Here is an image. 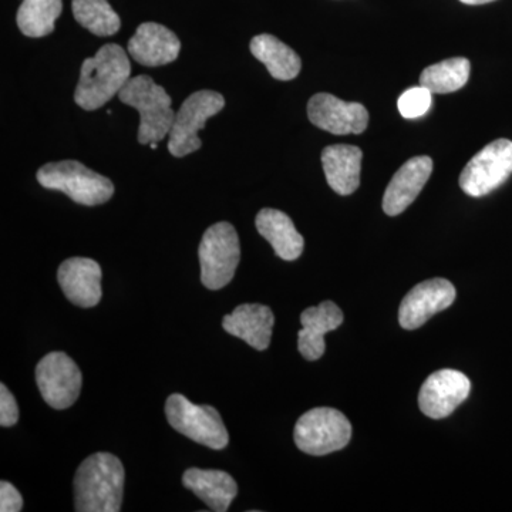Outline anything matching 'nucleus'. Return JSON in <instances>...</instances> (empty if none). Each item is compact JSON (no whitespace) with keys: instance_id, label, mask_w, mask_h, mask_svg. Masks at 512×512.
<instances>
[{"instance_id":"nucleus-1","label":"nucleus","mask_w":512,"mask_h":512,"mask_svg":"<svg viewBox=\"0 0 512 512\" xmlns=\"http://www.w3.org/2000/svg\"><path fill=\"white\" fill-rule=\"evenodd\" d=\"M123 464L110 453H96L80 464L74 476V510L119 512L124 491Z\"/></svg>"},{"instance_id":"nucleus-2","label":"nucleus","mask_w":512,"mask_h":512,"mask_svg":"<svg viewBox=\"0 0 512 512\" xmlns=\"http://www.w3.org/2000/svg\"><path fill=\"white\" fill-rule=\"evenodd\" d=\"M130 79L131 64L126 50L110 43L84 60L74 101L87 111L100 109L120 94Z\"/></svg>"},{"instance_id":"nucleus-3","label":"nucleus","mask_w":512,"mask_h":512,"mask_svg":"<svg viewBox=\"0 0 512 512\" xmlns=\"http://www.w3.org/2000/svg\"><path fill=\"white\" fill-rule=\"evenodd\" d=\"M119 97L124 104L140 113V144L160 143L170 134L175 117L171 97L151 77L137 76L128 80Z\"/></svg>"},{"instance_id":"nucleus-4","label":"nucleus","mask_w":512,"mask_h":512,"mask_svg":"<svg viewBox=\"0 0 512 512\" xmlns=\"http://www.w3.org/2000/svg\"><path fill=\"white\" fill-rule=\"evenodd\" d=\"M37 181L47 190L62 191L74 202L96 207L113 197L114 185L109 178L90 170L79 161L67 160L43 165Z\"/></svg>"},{"instance_id":"nucleus-5","label":"nucleus","mask_w":512,"mask_h":512,"mask_svg":"<svg viewBox=\"0 0 512 512\" xmlns=\"http://www.w3.org/2000/svg\"><path fill=\"white\" fill-rule=\"evenodd\" d=\"M165 416L175 431L212 450L228 446L229 434L215 407L191 403L183 394H171L165 402Z\"/></svg>"},{"instance_id":"nucleus-6","label":"nucleus","mask_w":512,"mask_h":512,"mask_svg":"<svg viewBox=\"0 0 512 512\" xmlns=\"http://www.w3.org/2000/svg\"><path fill=\"white\" fill-rule=\"evenodd\" d=\"M201 282L205 288L218 291L234 279L241 261V244L229 222H218L205 231L198 248Z\"/></svg>"},{"instance_id":"nucleus-7","label":"nucleus","mask_w":512,"mask_h":512,"mask_svg":"<svg viewBox=\"0 0 512 512\" xmlns=\"http://www.w3.org/2000/svg\"><path fill=\"white\" fill-rule=\"evenodd\" d=\"M293 437L303 453L326 456L348 446L352 439V424L339 410L316 407L298 420Z\"/></svg>"},{"instance_id":"nucleus-8","label":"nucleus","mask_w":512,"mask_h":512,"mask_svg":"<svg viewBox=\"0 0 512 512\" xmlns=\"http://www.w3.org/2000/svg\"><path fill=\"white\" fill-rule=\"evenodd\" d=\"M224 107L225 99L220 93L201 90L191 94L175 113L173 127L168 134V151L180 158L200 150L202 143L198 131L204 128L205 121L220 113Z\"/></svg>"},{"instance_id":"nucleus-9","label":"nucleus","mask_w":512,"mask_h":512,"mask_svg":"<svg viewBox=\"0 0 512 512\" xmlns=\"http://www.w3.org/2000/svg\"><path fill=\"white\" fill-rule=\"evenodd\" d=\"M512 174V141L498 138L471 158L460 175L461 190L484 197L501 187Z\"/></svg>"},{"instance_id":"nucleus-10","label":"nucleus","mask_w":512,"mask_h":512,"mask_svg":"<svg viewBox=\"0 0 512 512\" xmlns=\"http://www.w3.org/2000/svg\"><path fill=\"white\" fill-rule=\"evenodd\" d=\"M36 382L43 400L50 407L67 409L82 392V370L66 353L52 352L37 363Z\"/></svg>"},{"instance_id":"nucleus-11","label":"nucleus","mask_w":512,"mask_h":512,"mask_svg":"<svg viewBox=\"0 0 512 512\" xmlns=\"http://www.w3.org/2000/svg\"><path fill=\"white\" fill-rule=\"evenodd\" d=\"M308 116L320 130L336 136L360 134L369 124V113L360 103L343 101L329 93H318L309 100Z\"/></svg>"},{"instance_id":"nucleus-12","label":"nucleus","mask_w":512,"mask_h":512,"mask_svg":"<svg viewBox=\"0 0 512 512\" xmlns=\"http://www.w3.org/2000/svg\"><path fill=\"white\" fill-rule=\"evenodd\" d=\"M456 296V288L447 279L421 282L404 296L399 309L400 326L407 330L420 328L431 316L450 308Z\"/></svg>"},{"instance_id":"nucleus-13","label":"nucleus","mask_w":512,"mask_h":512,"mask_svg":"<svg viewBox=\"0 0 512 512\" xmlns=\"http://www.w3.org/2000/svg\"><path fill=\"white\" fill-rule=\"evenodd\" d=\"M471 392L470 379L458 370L443 369L427 377L421 386L419 406L430 419L450 416Z\"/></svg>"},{"instance_id":"nucleus-14","label":"nucleus","mask_w":512,"mask_h":512,"mask_svg":"<svg viewBox=\"0 0 512 512\" xmlns=\"http://www.w3.org/2000/svg\"><path fill=\"white\" fill-rule=\"evenodd\" d=\"M101 268L90 258H70L60 265L57 281L73 305L93 308L101 301Z\"/></svg>"},{"instance_id":"nucleus-15","label":"nucleus","mask_w":512,"mask_h":512,"mask_svg":"<svg viewBox=\"0 0 512 512\" xmlns=\"http://www.w3.org/2000/svg\"><path fill=\"white\" fill-rule=\"evenodd\" d=\"M433 173V160L427 156L414 157L402 165L387 185L383 210L390 217L402 214L419 197Z\"/></svg>"},{"instance_id":"nucleus-16","label":"nucleus","mask_w":512,"mask_h":512,"mask_svg":"<svg viewBox=\"0 0 512 512\" xmlns=\"http://www.w3.org/2000/svg\"><path fill=\"white\" fill-rule=\"evenodd\" d=\"M181 42L174 32L158 23L138 26L128 42V53L137 63L148 67L164 66L180 55Z\"/></svg>"},{"instance_id":"nucleus-17","label":"nucleus","mask_w":512,"mask_h":512,"mask_svg":"<svg viewBox=\"0 0 512 512\" xmlns=\"http://www.w3.org/2000/svg\"><path fill=\"white\" fill-rule=\"evenodd\" d=\"M274 323L271 308L261 303H245L222 319V328L229 335L247 342L251 348L265 350L271 345Z\"/></svg>"},{"instance_id":"nucleus-18","label":"nucleus","mask_w":512,"mask_h":512,"mask_svg":"<svg viewBox=\"0 0 512 512\" xmlns=\"http://www.w3.org/2000/svg\"><path fill=\"white\" fill-rule=\"evenodd\" d=\"M302 330L298 335V349L306 360H318L325 353V335L343 323V312L336 303L325 301L305 309L301 315Z\"/></svg>"},{"instance_id":"nucleus-19","label":"nucleus","mask_w":512,"mask_h":512,"mask_svg":"<svg viewBox=\"0 0 512 512\" xmlns=\"http://www.w3.org/2000/svg\"><path fill=\"white\" fill-rule=\"evenodd\" d=\"M363 153L359 147L329 146L322 151V165L326 180L339 195L353 194L359 188Z\"/></svg>"},{"instance_id":"nucleus-20","label":"nucleus","mask_w":512,"mask_h":512,"mask_svg":"<svg viewBox=\"0 0 512 512\" xmlns=\"http://www.w3.org/2000/svg\"><path fill=\"white\" fill-rule=\"evenodd\" d=\"M255 225L279 258L295 261L302 255L305 241L285 212L264 208L256 215Z\"/></svg>"},{"instance_id":"nucleus-21","label":"nucleus","mask_w":512,"mask_h":512,"mask_svg":"<svg viewBox=\"0 0 512 512\" xmlns=\"http://www.w3.org/2000/svg\"><path fill=\"white\" fill-rule=\"evenodd\" d=\"M185 488L197 495L212 511H228L238 494L234 478L222 470H201L190 468L183 476Z\"/></svg>"},{"instance_id":"nucleus-22","label":"nucleus","mask_w":512,"mask_h":512,"mask_svg":"<svg viewBox=\"0 0 512 512\" xmlns=\"http://www.w3.org/2000/svg\"><path fill=\"white\" fill-rule=\"evenodd\" d=\"M251 52L256 60L265 64L269 74L276 80L288 82L301 72V57L275 36H255L251 42Z\"/></svg>"},{"instance_id":"nucleus-23","label":"nucleus","mask_w":512,"mask_h":512,"mask_svg":"<svg viewBox=\"0 0 512 512\" xmlns=\"http://www.w3.org/2000/svg\"><path fill=\"white\" fill-rule=\"evenodd\" d=\"M470 70V60L466 57L447 59L424 69L420 76V86L437 94L457 92L466 86Z\"/></svg>"},{"instance_id":"nucleus-24","label":"nucleus","mask_w":512,"mask_h":512,"mask_svg":"<svg viewBox=\"0 0 512 512\" xmlns=\"http://www.w3.org/2000/svg\"><path fill=\"white\" fill-rule=\"evenodd\" d=\"M62 9V0H23L16 16L20 32L28 37L50 35Z\"/></svg>"},{"instance_id":"nucleus-25","label":"nucleus","mask_w":512,"mask_h":512,"mask_svg":"<svg viewBox=\"0 0 512 512\" xmlns=\"http://www.w3.org/2000/svg\"><path fill=\"white\" fill-rule=\"evenodd\" d=\"M72 8L74 19L93 35L113 36L120 30L121 20L109 0H73Z\"/></svg>"},{"instance_id":"nucleus-26","label":"nucleus","mask_w":512,"mask_h":512,"mask_svg":"<svg viewBox=\"0 0 512 512\" xmlns=\"http://www.w3.org/2000/svg\"><path fill=\"white\" fill-rule=\"evenodd\" d=\"M431 93L423 86L412 87L406 90L397 101L400 114L404 119H419L423 117L431 107Z\"/></svg>"},{"instance_id":"nucleus-27","label":"nucleus","mask_w":512,"mask_h":512,"mask_svg":"<svg viewBox=\"0 0 512 512\" xmlns=\"http://www.w3.org/2000/svg\"><path fill=\"white\" fill-rule=\"evenodd\" d=\"M19 421V407L6 384H0V426L12 427Z\"/></svg>"},{"instance_id":"nucleus-28","label":"nucleus","mask_w":512,"mask_h":512,"mask_svg":"<svg viewBox=\"0 0 512 512\" xmlns=\"http://www.w3.org/2000/svg\"><path fill=\"white\" fill-rule=\"evenodd\" d=\"M23 508V498L8 481L0 483V511L19 512Z\"/></svg>"},{"instance_id":"nucleus-29","label":"nucleus","mask_w":512,"mask_h":512,"mask_svg":"<svg viewBox=\"0 0 512 512\" xmlns=\"http://www.w3.org/2000/svg\"><path fill=\"white\" fill-rule=\"evenodd\" d=\"M460 2L466 3V5H485V3H491L494 0H460Z\"/></svg>"}]
</instances>
